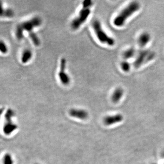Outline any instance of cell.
I'll return each instance as SVG.
<instances>
[{"label":"cell","mask_w":164,"mask_h":164,"mask_svg":"<svg viewBox=\"0 0 164 164\" xmlns=\"http://www.w3.org/2000/svg\"><path fill=\"white\" fill-rule=\"evenodd\" d=\"M91 0H85L82 3V7L71 23V27L73 30H77L88 19L91 14V8L93 5Z\"/></svg>","instance_id":"1"},{"label":"cell","mask_w":164,"mask_h":164,"mask_svg":"<svg viewBox=\"0 0 164 164\" xmlns=\"http://www.w3.org/2000/svg\"><path fill=\"white\" fill-rule=\"evenodd\" d=\"M42 23V20L38 16L34 17L31 19L20 23L17 27L16 36L18 40H21L24 37V32L28 33L33 31V29L38 27Z\"/></svg>","instance_id":"2"},{"label":"cell","mask_w":164,"mask_h":164,"mask_svg":"<svg viewBox=\"0 0 164 164\" xmlns=\"http://www.w3.org/2000/svg\"><path fill=\"white\" fill-rule=\"evenodd\" d=\"M140 8V5L138 2L134 1L130 3L115 17L114 20V24L118 27H122L127 19L139 10Z\"/></svg>","instance_id":"3"},{"label":"cell","mask_w":164,"mask_h":164,"mask_svg":"<svg viewBox=\"0 0 164 164\" xmlns=\"http://www.w3.org/2000/svg\"><path fill=\"white\" fill-rule=\"evenodd\" d=\"M92 27L95 32L97 38L101 43L107 44L110 46L114 45V39L109 36L104 31L99 20H95L92 23Z\"/></svg>","instance_id":"4"},{"label":"cell","mask_w":164,"mask_h":164,"mask_svg":"<svg viewBox=\"0 0 164 164\" xmlns=\"http://www.w3.org/2000/svg\"><path fill=\"white\" fill-rule=\"evenodd\" d=\"M67 61L64 58L60 60V70L58 73V78L63 85H68L70 82V78L66 72Z\"/></svg>","instance_id":"5"},{"label":"cell","mask_w":164,"mask_h":164,"mask_svg":"<svg viewBox=\"0 0 164 164\" xmlns=\"http://www.w3.org/2000/svg\"><path fill=\"white\" fill-rule=\"evenodd\" d=\"M69 114L72 117L81 119H85L88 117V114L83 109H72L69 111Z\"/></svg>","instance_id":"6"},{"label":"cell","mask_w":164,"mask_h":164,"mask_svg":"<svg viewBox=\"0 0 164 164\" xmlns=\"http://www.w3.org/2000/svg\"><path fill=\"white\" fill-rule=\"evenodd\" d=\"M123 119V116L121 114H117L106 116L104 119V122L105 125H111L121 122Z\"/></svg>","instance_id":"7"},{"label":"cell","mask_w":164,"mask_h":164,"mask_svg":"<svg viewBox=\"0 0 164 164\" xmlns=\"http://www.w3.org/2000/svg\"><path fill=\"white\" fill-rule=\"evenodd\" d=\"M17 128V125L12 120H6L3 128V132L6 135H10Z\"/></svg>","instance_id":"8"},{"label":"cell","mask_w":164,"mask_h":164,"mask_svg":"<svg viewBox=\"0 0 164 164\" xmlns=\"http://www.w3.org/2000/svg\"><path fill=\"white\" fill-rule=\"evenodd\" d=\"M32 52L31 50L29 49H26L23 51L22 54L21 59L22 63L24 64L27 63L31 60L32 57Z\"/></svg>","instance_id":"9"},{"label":"cell","mask_w":164,"mask_h":164,"mask_svg":"<svg viewBox=\"0 0 164 164\" xmlns=\"http://www.w3.org/2000/svg\"><path fill=\"white\" fill-rule=\"evenodd\" d=\"M2 164H14V161L11 154L8 152L5 153L1 158Z\"/></svg>","instance_id":"10"},{"label":"cell","mask_w":164,"mask_h":164,"mask_svg":"<svg viewBox=\"0 0 164 164\" xmlns=\"http://www.w3.org/2000/svg\"><path fill=\"white\" fill-rule=\"evenodd\" d=\"M123 95V91L121 88H117L112 94V100L114 103L118 102L122 98Z\"/></svg>","instance_id":"11"},{"label":"cell","mask_w":164,"mask_h":164,"mask_svg":"<svg viewBox=\"0 0 164 164\" xmlns=\"http://www.w3.org/2000/svg\"><path fill=\"white\" fill-rule=\"evenodd\" d=\"M29 37L35 46H38L40 44V40L37 34L34 31L29 33Z\"/></svg>","instance_id":"12"},{"label":"cell","mask_w":164,"mask_h":164,"mask_svg":"<svg viewBox=\"0 0 164 164\" xmlns=\"http://www.w3.org/2000/svg\"><path fill=\"white\" fill-rule=\"evenodd\" d=\"M9 48L7 44L5 41L0 40V53L3 54H6L8 53Z\"/></svg>","instance_id":"13"},{"label":"cell","mask_w":164,"mask_h":164,"mask_svg":"<svg viewBox=\"0 0 164 164\" xmlns=\"http://www.w3.org/2000/svg\"><path fill=\"white\" fill-rule=\"evenodd\" d=\"M15 15V12L13 9L11 8H7L5 9L4 12V17L7 18H12Z\"/></svg>","instance_id":"14"},{"label":"cell","mask_w":164,"mask_h":164,"mask_svg":"<svg viewBox=\"0 0 164 164\" xmlns=\"http://www.w3.org/2000/svg\"><path fill=\"white\" fill-rule=\"evenodd\" d=\"M149 40V36L148 34H143L140 38V42L142 44H145Z\"/></svg>","instance_id":"15"},{"label":"cell","mask_w":164,"mask_h":164,"mask_svg":"<svg viewBox=\"0 0 164 164\" xmlns=\"http://www.w3.org/2000/svg\"><path fill=\"white\" fill-rule=\"evenodd\" d=\"M5 9L3 7L2 1H0V17H3L5 12Z\"/></svg>","instance_id":"16"},{"label":"cell","mask_w":164,"mask_h":164,"mask_svg":"<svg viewBox=\"0 0 164 164\" xmlns=\"http://www.w3.org/2000/svg\"><path fill=\"white\" fill-rule=\"evenodd\" d=\"M122 67H123V70H127V71L129 68V66L127 63H123L122 65Z\"/></svg>","instance_id":"17"},{"label":"cell","mask_w":164,"mask_h":164,"mask_svg":"<svg viewBox=\"0 0 164 164\" xmlns=\"http://www.w3.org/2000/svg\"></svg>","instance_id":"18"},{"label":"cell","mask_w":164,"mask_h":164,"mask_svg":"<svg viewBox=\"0 0 164 164\" xmlns=\"http://www.w3.org/2000/svg\"></svg>","instance_id":"19"}]
</instances>
